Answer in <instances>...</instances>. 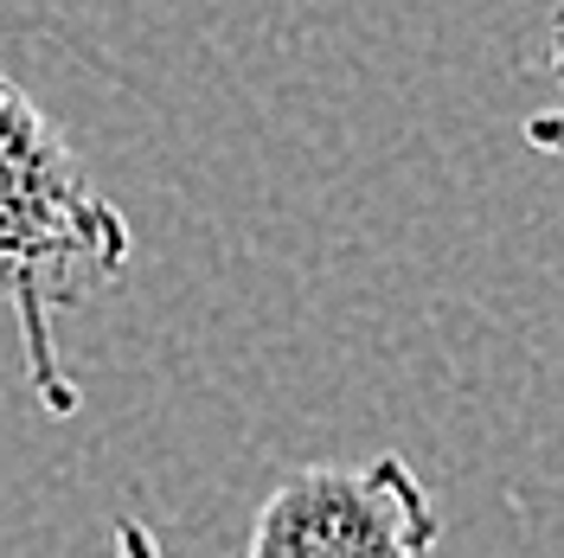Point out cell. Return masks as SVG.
<instances>
[{"label":"cell","instance_id":"1","mask_svg":"<svg viewBox=\"0 0 564 558\" xmlns=\"http://www.w3.org/2000/svg\"><path fill=\"white\" fill-rule=\"evenodd\" d=\"M129 218L70 161L65 136L13 84H0V302L20 321L26 379L52 418L77 411V385L52 321L129 270Z\"/></svg>","mask_w":564,"mask_h":558},{"label":"cell","instance_id":"2","mask_svg":"<svg viewBox=\"0 0 564 558\" xmlns=\"http://www.w3.org/2000/svg\"><path fill=\"white\" fill-rule=\"evenodd\" d=\"M443 521L404 455L308 462L263 494L245 558H436Z\"/></svg>","mask_w":564,"mask_h":558},{"label":"cell","instance_id":"3","mask_svg":"<svg viewBox=\"0 0 564 558\" xmlns=\"http://www.w3.org/2000/svg\"><path fill=\"white\" fill-rule=\"evenodd\" d=\"M116 558H161L154 533H148L135 514H116Z\"/></svg>","mask_w":564,"mask_h":558}]
</instances>
